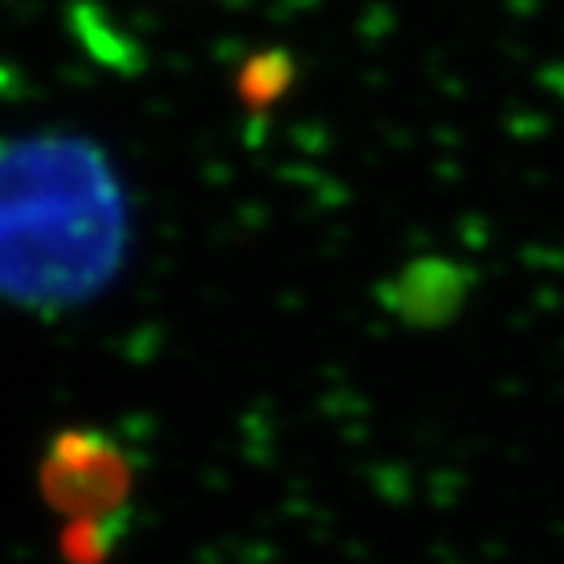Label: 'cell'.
Masks as SVG:
<instances>
[{"mask_svg": "<svg viewBox=\"0 0 564 564\" xmlns=\"http://www.w3.org/2000/svg\"><path fill=\"white\" fill-rule=\"evenodd\" d=\"M126 257V195L107 158L74 137L0 143V297L77 304Z\"/></svg>", "mask_w": 564, "mask_h": 564, "instance_id": "obj_1", "label": "cell"}]
</instances>
